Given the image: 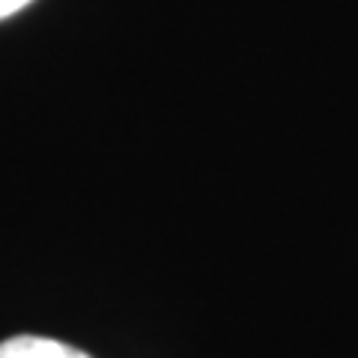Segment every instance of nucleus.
<instances>
[{"label":"nucleus","instance_id":"f03ea898","mask_svg":"<svg viewBox=\"0 0 358 358\" xmlns=\"http://www.w3.org/2000/svg\"><path fill=\"white\" fill-rule=\"evenodd\" d=\"M33 0H0V21L3 18H13L15 13H21L24 6H30Z\"/></svg>","mask_w":358,"mask_h":358},{"label":"nucleus","instance_id":"f257e3e1","mask_svg":"<svg viewBox=\"0 0 358 358\" xmlns=\"http://www.w3.org/2000/svg\"><path fill=\"white\" fill-rule=\"evenodd\" d=\"M0 358H90V355L54 338L18 334V338H9L0 343Z\"/></svg>","mask_w":358,"mask_h":358}]
</instances>
